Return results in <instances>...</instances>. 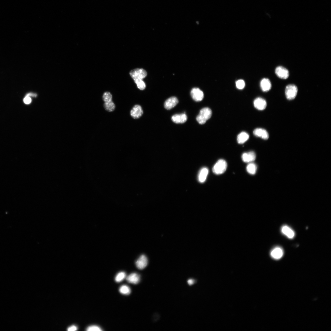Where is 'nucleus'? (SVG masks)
<instances>
[{
	"instance_id": "f257e3e1",
	"label": "nucleus",
	"mask_w": 331,
	"mask_h": 331,
	"mask_svg": "<svg viewBox=\"0 0 331 331\" xmlns=\"http://www.w3.org/2000/svg\"><path fill=\"white\" fill-rule=\"evenodd\" d=\"M212 115L211 110L208 107H205L200 111L199 114L197 116L196 121L200 124H204L210 118Z\"/></svg>"
},
{
	"instance_id": "f03ea898",
	"label": "nucleus",
	"mask_w": 331,
	"mask_h": 331,
	"mask_svg": "<svg viewBox=\"0 0 331 331\" xmlns=\"http://www.w3.org/2000/svg\"><path fill=\"white\" fill-rule=\"evenodd\" d=\"M227 164L224 159L218 160L212 168V172L216 175H219L224 173L227 169Z\"/></svg>"
},
{
	"instance_id": "7ed1b4c3",
	"label": "nucleus",
	"mask_w": 331,
	"mask_h": 331,
	"mask_svg": "<svg viewBox=\"0 0 331 331\" xmlns=\"http://www.w3.org/2000/svg\"><path fill=\"white\" fill-rule=\"evenodd\" d=\"M298 89L294 84H290L286 86L285 93L286 98L289 100H292L296 97L297 95Z\"/></svg>"
},
{
	"instance_id": "20e7f679",
	"label": "nucleus",
	"mask_w": 331,
	"mask_h": 331,
	"mask_svg": "<svg viewBox=\"0 0 331 331\" xmlns=\"http://www.w3.org/2000/svg\"><path fill=\"white\" fill-rule=\"evenodd\" d=\"M130 74L134 80L137 79H143L147 76L146 71L143 69L137 68L132 70Z\"/></svg>"
},
{
	"instance_id": "39448f33",
	"label": "nucleus",
	"mask_w": 331,
	"mask_h": 331,
	"mask_svg": "<svg viewBox=\"0 0 331 331\" xmlns=\"http://www.w3.org/2000/svg\"><path fill=\"white\" fill-rule=\"evenodd\" d=\"M191 95L193 99L196 102L202 101L204 97L203 92L198 88H194L192 89Z\"/></svg>"
},
{
	"instance_id": "423d86ee",
	"label": "nucleus",
	"mask_w": 331,
	"mask_h": 331,
	"mask_svg": "<svg viewBox=\"0 0 331 331\" xmlns=\"http://www.w3.org/2000/svg\"><path fill=\"white\" fill-rule=\"evenodd\" d=\"M275 73L277 76L282 79H287L289 76V71L282 66H279L276 67Z\"/></svg>"
},
{
	"instance_id": "0eeeda50",
	"label": "nucleus",
	"mask_w": 331,
	"mask_h": 331,
	"mask_svg": "<svg viewBox=\"0 0 331 331\" xmlns=\"http://www.w3.org/2000/svg\"><path fill=\"white\" fill-rule=\"evenodd\" d=\"M143 111L141 106L138 105L134 106L130 111L131 117L134 119H137L141 117Z\"/></svg>"
},
{
	"instance_id": "6e6552de",
	"label": "nucleus",
	"mask_w": 331,
	"mask_h": 331,
	"mask_svg": "<svg viewBox=\"0 0 331 331\" xmlns=\"http://www.w3.org/2000/svg\"><path fill=\"white\" fill-rule=\"evenodd\" d=\"M148 263L147 257L145 255H142L136 261V265L138 269L142 270L144 269L147 266Z\"/></svg>"
},
{
	"instance_id": "1a4fd4ad",
	"label": "nucleus",
	"mask_w": 331,
	"mask_h": 331,
	"mask_svg": "<svg viewBox=\"0 0 331 331\" xmlns=\"http://www.w3.org/2000/svg\"><path fill=\"white\" fill-rule=\"evenodd\" d=\"M254 104L255 108L259 110H265L267 106L266 101L261 97H258L255 100Z\"/></svg>"
},
{
	"instance_id": "9d476101",
	"label": "nucleus",
	"mask_w": 331,
	"mask_h": 331,
	"mask_svg": "<svg viewBox=\"0 0 331 331\" xmlns=\"http://www.w3.org/2000/svg\"><path fill=\"white\" fill-rule=\"evenodd\" d=\"M178 103V101L177 97H171L166 100L164 103V106L166 109L171 110L174 108Z\"/></svg>"
},
{
	"instance_id": "9b49d317",
	"label": "nucleus",
	"mask_w": 331,
	"mask_h": 331,
	"mask_svg": "<svg viewBox=\"0 0 331 331\" xmlns=\"http://www.w3.org/2000/svg\"><path fill=\"white\" fill-rule=\"evenodd\" d=\"M256 157L255 153L253 151L244 153L242 156V158L243 161L247 163L253 162L255 160Z\"/></svg>"
},
{
	"instance_id": "f8f14e48",
	"label": "nucleus",
	"mask_w": 331,
	"mask_h": 331,
	"mask_svg": "<svg viewBox=\"0 0 331 331\" xmlns=\"http://www.w3.org/2000/svg\"><path fill=\"white\" fill-rule=\"evenodd\" d=\"M253 134L255 136L261 137L263 139L266 140L269 138V135L267 132L262 128H257L254 130Z\"/></svg>"
},
{
	"instance_id": "ddd939ff",
	"label": "nucleus",
	"mask_w": 331,
	"mask_h": 331,
	"mask_svg": "<svg viewBox=\"0 0 331 331\" xmlns=\"http://www.w3.org/2000/svg\"><path fill=\"white\" fill-rule=\"evenodd\" d=\"M172 121L177 124L183 123L187 120V115L185 113L176 114L172 116Z\"/></svg>"
},
{
	"instance_id": "4468645a",
	"label": "nucleus",
	"mask_w": 331,
	"mask_h": 331,
	"mask_svg": "<svg viewBox=\"0 0 331 331\" xmlns=\"http://www.w3.org/2000/svg\"><path fill=\"white\" fill-rule=\"evenodd\" d=\"M283 254L284 252L282 248L279 247H276L272 250L271 255L274 259L279 260L282 258Z\"/></svg>"
},
{
	"instance_id": "2eb2a0df",
	"label": "nucleus",
	"mask_w": 331,
	"mask_h": 331,
	"mask_svg": "<svg viewBox=\"0 0 331 331\" xmlns=\"http://www.w3.org/2000/svg\"><path fill=\"white\" fill-rule=\"evenodd\" d=\"M260 87L263 92H266L269 91L272 87L270 80L267 78L262 79L260 82Z\"/></svg>"
},
{
	"instance_id": "dca6fc26",
	"label": "nucleus",
	"mask_w": 331,
	"mask_h": 331,
	"mask_svg": "<svg viewBox=\"0 0 331 331\" xmlns=\"http://www.w3.org/2000/svg\"><path fill=\"white\" fill-rule=\"evenodd\" d=\"M126 280L129 283L137 284L140 282V276L137 273H133L126 277Z\"/></svg>"
},
{
	"instance_id": "f3484780",
	"label": "nucleus",
	"mask_w": 331,
	"mask_h": 331,
	"mask_svg": "<svg viewBox=\"0 0 331 331\" xmlns=\"http://www.w3.org/2000/svg\"><path fill=\"white\" fill-rule=\"evenodd\" d=\"M281 231L282 234L289 238L293 239L295 236L294 231L288 226H283L281 229Z\"/></svg>"
},
{
	"instance_id": "a211bd4d",
	"label": "nucleus",
	"mask_w": 331,
	"mask_h": 331,
	"mask_svg": "<svg viewBox=\"0 0 331 331\" xmlns=\"http://www.w3.org/2000/svg\"><path fill=\"white\" fill-rule=\"evenodd\" d=\"M209 173L208 169L207 167L202 168L199 173L198 180L201 183H204L206 180Z\"/></svg>"
},
{
	"instance_id": "6ab92c4d",
	"label": "nucleus",
	"mask_w": 331,
	"mask_h": 331,
	"mask_svg": "<svg viewBox=\"0 0 331 331\" xmlns=\"http://www.w3.org/2000/svg\"><path fill=\"white\" fill-rule=\"evenodd\" d=\"M249 138L248 134L245 132H241L238 135L237 141L239 144H243L248 140Z\"/></svg>"
},
{
	"instance_id": "aec40b11",
	"label": "nucleus",
	"mask_w": 331,
	"mask_h": 331,
	"mask_svg": "<svg viewBox=\"0 0 331 331\" xmlns=\"http://www.w3.org/2000/svg\"><path fill=\"white\" fill-rule=\"evenodd\" d=\"M247 172L250 174L254 175L255 174L257 170V166L254 163H250L246 167Z\"/></svg>"
},
{
	"instance_id": "412c9836",
	"label": "nucleus",
	"mask_w": 331,
	"mask_h": 331,
	"mask_svg": "<svg viewBox=\"0 0 331 331\" xmlns=\"http://www.w3.org/2000/svg\"><path fill=\"white\" fill-rule=\"evenodd\" d=\"M104 107L106 111L110 112L113 111L115 108V105L112 101L105 102L104 104Z\"/></svg>"
},
{
	"instance_id": "4be33fe9",
	"label": "nucleus",
	"mask_w": 331,
	"mask_h": 331,
	"mask_svg": "<svg viewBox=\"0 0 331 331\" xmlns=\"http://www.w3.org/2000/svg\"><path fill=\"white\" fill-rule=\"evenodd\" d=\"M119 291L121 294L125 295H129L131 292L130 288L128 286L126 285L121 286L119 288Z\"/></svg>"
},
{
	"instance_id": "5701e85b",
	"label": "nucleus",
	"mask_w": 331,
	"mask_h": 331,
	"mask_svg": "<svg viewBox=\"0 0 331 331\" xmlns=\"http://www.w3.org/2000/svg\"><path fill=\"white\" fill-rule=\"evenodd\" d=\"M126 278V273L124 272H121L116 275L115 278V281L116 282H120Z\"/></svg>"
},
{
	"instance_id": "b1692460",
	"label": "nucleus",
	"mask_w": 331,
	"mask_h": 331,
	"mask_svg": "<svg viewBox=\"0 0 331 331\" xmlns=\"http://www.w3.org/2000/svg\"><path fill=\"white\" fill-rule=\"evenodd\" d=\"M135 82L137 84L138 88L141 90H144L146 87V85L145 83L143 81L142 79H139L135 80Z\"/></svg>"
},
{
	"instance_id": "393cba45",
	"label": "nucleus",
	"mask_w": 331,
	"mask_h": 331,
	"mask_svg": "<svg viewBox=\"0 0 331 331\" xmlns=\"http://www.w3.org/2000/svg\"><path fill=\"white\" fill-rule=\"evenodd\" d=\"M112 96L111 94L108 92H105L103 96V99L105 102H109L112 101Z\"/></svg>"
},
{
	"instance_id": "a878e982",
	"label": "nucleus",
	"mask_w": 331,
	"mask_h": 331,
	"mask_svg": "<svg viewBox=\"0 0 331 331\" xmlns=\"http://www.w3.org/2000/svg\"><path fill=\"white\" fill-rule=\"evenodd\" d=\"M237 88L240 90L243 89L245 86V83L243 80L240 79L237 80L236 82Z\"/></svg>"
},
{
	"instance_id": "bb28decb",
	"label": "nucleus",
	"mask_w": 331,
	"mask_h": 331,
	"mask_svg": "<svg viewBox=\"0 0 331 331\" xmlns=\"http://www.w3.org/2000/svg\"><path fill=\"white\" fill-rule=\"evenodd\" d=\"M86 330L87 331H102L103 330L100 327L95 325L91 326L88 327L87 328Z\"/></svg>"
},
{
	"instance_id": "cd10ccee",
	"label": "nucleus",
	"mask_w": 331,
	"mask_h": 331,
	"mask_svg": "<svg viewBox=\"0 0 331 331\" xmlns=\"http://www.w3.org/2000/svg\"><path fill=\"white\" fill-rule=\"evenodd\" d=\"M23 102L26 104H29L31 103L32 100L30 97L25 96L24 98Z\"/></svg>"
},
{
	"instance_id": "c85d7f7f",
	"label": "nucleus",
	"mask_w": 331,
	"mask_h": 331,
	"mask_svg": "<svg viewBox=\"0 0 331 331\" xmlns=\"http://www.w3.org/2000/svg\"><path fill=\"white\" fill-rule=\"evenodd\" d=\"M77 327L74 325H73L69 327L68 329V330L69 331H74L77 330Z\"/></svg>"
},
{
	"instance_id": "c756f323",
	"label": "nucleus",
	"mask_w": 331,
	"mask_h": 331,
	"mask_svg": "<svg viewBox=\"0 0 331 331\" xmlns=\"http://www.w3.org/2000/svg\"><path fill=\"white\" fill-rule=\"evenodd\" d=\"M26 96H29L30 97H36L37 96V94H35V93H28V94H27L26 95Z\"/></svg>"
},
{
	"instance_id": "7c9ffc66",
	"label": "nucleus",
	"mask_w": 331,
	"mask_h": 331,
	"mask_svg": "<svg viewBox=\"0 0 331 331\" xmlns=\"http://www.w3.org/2000/svg\"><path fill=\"white\" fill-rule=\"evenodd\" d=\"M195 282V281L194 280L192 279H189L188 280V284L190 285H191L194 284V283Z\"/></svg>"
}]
</instances>
